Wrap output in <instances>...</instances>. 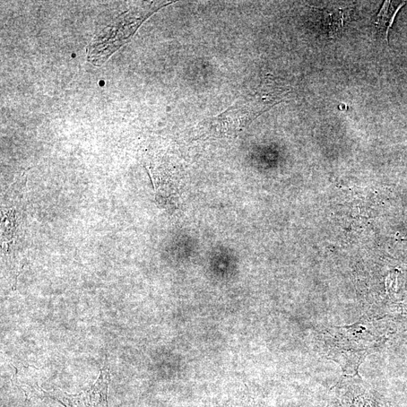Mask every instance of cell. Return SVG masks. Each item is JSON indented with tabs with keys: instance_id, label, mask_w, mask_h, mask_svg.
Instances as JSON below:
<instances>
[{
	"instance_id": "6da1fadb",
	"label": "cell",
	"mask_w": 407,
	"mask_h": 407,
	"mask_svg": "<svg viewBox=\"0 0 407 407\" xmlns=\"http://www.w3.org/2000/svg\"><path fill=\"white\" fill-rule=\"evenodd\" d=\"M266 85L262 90L250 94L242 101H238L236 105L231 107L220 115L211 120V127L220 129L221 131H237L242 127L256 119L263 112L270 109L279 101L283 96V92L271 88L266 90Z\"/></svg>"
},
{
	"instance_id": "7a4b0ae2",
	"label": "cell",
	"mask_w": 407,
	"mask_h": 407,
	"mask_svg": "<svg viewBox=\"0 0 407 407\" xmlns=\"http://www.w3.org/2000/svg\"><path fill=\"white\" fill-rule=\"evenodd\" d=\"M110 381V369L105 367L96 383L87 391L79 395H68L59 389L42 391V395L62 404L67 407H108L107 395Z\"/></svg>"
},
{
	"instance_id": "3957f363",
	"label": "cell",
	"mask_w": 407,
	"mask_h": 407,
	"mask_svg": "<svg viewBox=\"0 0 407 407\" xmlns=\"http://www.w3.org/2000/svg\"><path fill=\"white\" fill-rule=\"evenodd\" d=\"M406 2L386 1L381 8L375 21V27L380 40L388 44L390 28L392 27L395 17Z\"/></svg>"
},
{
	"instance_id": "277c9868",
	"label": "cell",
	"mask_w": 407,
	"mask_h": 407,
	"mask_svg": "<svg viewBox=\"0 0 407 407\" xmlns=\"http://www.w3.org/2000/svg\"><path fill=\"white\" fill-rule=\"evenodd\" d=\"M345 15L343 10L324 11V21L331 37L336 38L342 34Z\"/></svg>"
}]
</instances>
